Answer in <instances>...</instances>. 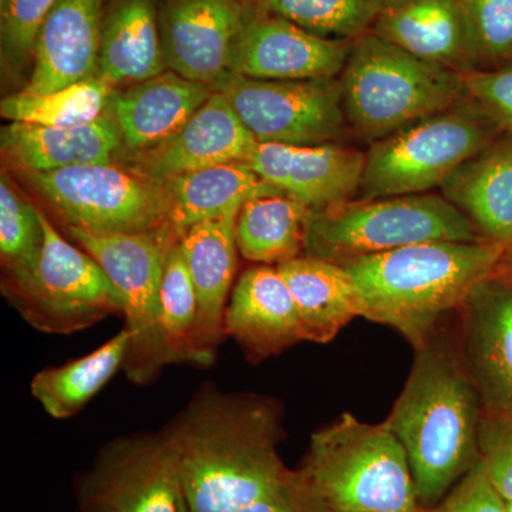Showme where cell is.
I'll list each match as a JSON object with an SVG mask.
<instances>
[{
  "label": "cell",
  "mask_w": 512,
  "mask_h": 512,
  "mask_svg": "<svg viewBox=\"0 0 512 512\" xmlns=\"http://www.w3.org/2000/svg\"><path fill=\"white\" fill-rule=\"evenodd\" d=\"M248 3L315 35L349 42L370 32L377 16L369 0H248Z\"/></svg>",
  "instance_id": "1f68e13d"
},
{
  "label": "cell",
  "mask_w": 512,
  "mask_h": 512,
  "mask_svg": "<svg viewBox=\"0 0 512 512\" xmlns=\"http://www.w3.org/2000/svg\"><path fill=\"white\" fill-rule=\"evenodd\" d=\"M503 133L468 99L370 144L357 198L399 197L440 190L468 158Z\"/></svg>",
  "instance_id": "52a82bcc"
},
{
  "label": "cell",
  "mask_w": 512,
  "mask_h": 512,
  "mask_svg": "<svg viewBox=\"0 0 512 512\" xmlns=\"http://www.w3.org/2000/svg\"><path fill=\"white\" fill-rule=\"evenodd\" d=\"M224 94L258 143L319 146L350 133L338 79L259 80L229 72Z\"/></svg>",
  "instance_id": "8fae6325"
},
{
  "label": "cell",
  "mask_w": 512,
  "mask_h": 512,
  "mask_svg": "<svg viewBox=\"0 0 512 512\" xmlns=\"http://www.w3.org/2000/svg\"><path fill=\"white\" fill-rule=\"evenodd\" d=\"M256 143L227 97L214 90L174 137L136 156L138 170L164 183L202 168L247 163Z\"/></svg>",
  "instance_id": "d6986e66"
},
{
  "label": "cell",
  "mask_w": 512,
  "mask_h": 512,
  "mask_svg": "<svg viewBox=\"0 0 512 512\" xmlns=\"http://www.w3.org/2000/svg\"><path fill=\"white\" fill-rule=\"evenodd\" d=\"M28 178L67 228L148 232L170 227V195L163 181L114 163L77 165Z\"/></svg>",
  "instance_id": "30bf717a"
},
{
  "label": "cell",
  "mask_w": 512,
  "mask_h": 512,
  "mask_svg": "<svg viewBox=\"0 0 512 512\" xmlns=\"http://www.w3.org/2000/svg\"><path fill=\"white\" fill-rule=\"evenodd\" d=\"M180 476L164 437L111 443L83 481L82 512H180Z\"/></svg>",
  "instance_id": "7c38bea8"
},
{
  "label": "cell",
  "mask_w": 512,
  "mask_h": 512,
  "mask_svg": "<svg viewBox=\"0 0 512 512\" xmlns=\"http://www.w3.org/2000/svg\"><path fill=\"white\" fill-rule=\"evenodd\" d=\"M350 46L349 40L315 35L249 5L232 47L229 72L259 80L338 79Z\"/></svg>",
  "instance_id": "4fadbf2b"
},
{
  "label": "cell",
  "mask_w": 512,
  "mask_h": 512,
  "mask_svg": "<svg viewBox=\"0 0 512 512\" xmlns=\"http://www.w3.org/2000/svg\"><path fill=\"white\" fill-rule=\"evenodd\" d=\"M43 242L37 207L13 190L8 178L0 183V254L8 281H18L35 265Z\"/></svg>",
  "instance_id": "836d02e7"
},
{
  "label": "cell",
  "mask_w": 512,
  "mask_h": 512,
  "mask_svg": "<svg viewBox=\"0 0 512 512\" xmlns=\"http://www.w3.org/2000/svg\"><path fill=\"white\" fill-rule=\"evenodd\" d=\"M511 249L488 241L423 242L343 266L365 299L363 318L396 329L419 350L440 318L503 271Z\"/></svg>",
  "instance_id": "7a4b0ae2"
},
{
  "label": "cell",
  "mask_w": 512,
  "mask_h": 512,
  "mask_svg": "<svg viewBox=\"0 0 512 512\" xmlns=\"http://www.w3.org/2000/svg\"><path fill=\"white\" fill-rule=\"evenodd\" d=\"M113 87L100 77L70 84L55 92L10 94L2 100L0 113L10 123L47 127H70L92 123L109 109Z\"/></svg>",
  "instance_id": "4dcf8cb0"
},
{
  "label": "cell",
  "mask_w": 512,
  "mask_h": 512,
  "mask_svg": "<svg viewBox=\"0 0 512 512\" xmlns=\"http://www.w3.org/2000/svg\"><path fill=\"white\" fill-rule=\"evenodd\" d=\"M466 25L474 69L512 63V0H454Z\"/></svg>",
  "instance_id": "d6a6232c"
},
{
  "label": "cell",
  "mask_w": 512,
  "mask_h": 512,
  "mask_svg": "<svg viewBox=\"0 0 512 512\" xmlns=\"http://www.w3.org/2000/svg\"><path fill=\"white\" fill-rule=\"evenodd\" d=\"M480 463L505 503L512 501V417L487 413L481 419Z\"/></svg>",
  "instance_id": "d590c367"
},
{
  "label": "cell",
  "mask_w": 512,
  "mask_h": 512,
  "mask_svg": "<svg viewBox=\"0 0 512 512\" xmlns=\"http://www.w3.org/2000/svg\"><path fill=\"white\" fill-rule=\"evenodd\" d=\"M433 241H485L440 192L363 200L309 212L305 255L345 265L356 259Z\"/></svg>",
  "instance_id": "8992f818"
},
{
  "label": "cell",
  "mask_w": 512,
  "mask_h": 512,
  "mask_svg": "<svg viewBox=\"0 0 512 512\" xmlns=\"http://www.w3.org/2000/svg\"><path fill=\"white\" fill-rule=\"evenodd\" d=\"M160 353L167 365L208 366L198 336V301L180 241L170 248L161 284Z\"/></svg>",
  "instance_id": "f546056e"
},
{
  "label": "cell",
  "mask_w": 512,
  "mask_h": 512,
  "mask_svg": "<svg viewBox=\"0 0 512 512\" xmlns=\"http://www.w3.org/2000/svg\"><path fill=\"white\" fill-rule=\"evenodd\" d=\"M0 2H2V0H0Z\"/></svg>",
  "instance_id": "ee69618b"
},
{
  "label": "cell",
  "mask_w": 512,
  "mask_h": 512,
  "mask_svg": "<svg viewBox=\"0 0 512 512\" xmlns=\"http://www.w3.org/2000/svg\"><path fill=\"white\" fill-rule=\"evenodd\" d=\"M370 5L377 10V13L382 10L393 8V6L400 5L404 0H369Z\"/></svg>",
  "instance_id": "ab89813d"
},
{
  "label": "cell",
  "mask_w": 512,
  "mask_h": 512,
  "mask_svg": "<svg viewBox=\"0 0 512 512\" xmlns=\"http://www.w3.org/2000/svg\"><path fill=\"white\" fill-rule=\"evenodd\" d=\"M164 184L170 195V227L180 238L200 222L238 214L248 201L281 192L244 161L175 175Z\"/></svg>",
  "instance_id": "4316f807"
},
{
  "label": "cell",
  "mask_w": 512,
  "mask_h": 512,
  "mask_svg": "<svg viewBox=\"0 0 512 512\" xmlns=\"http://www.w3.org/2000/svg\"><path fill=\"white\" fill-rule=\"evenodd\" d=\"M248 12V0H158L165 67L215 89Z\"/></svg>",
  "instance_id": "5bb4252c"
},
{
  "label": "cell",
  "mask_w": 512,
  "mask_h": 512,
  "mask_svg": "<svg viewBox=\"0 0 512 512\" xmlns=\"http://www.w3.org/2000/svg\"><path fill=\"white\" fill-rule=\"evenodd\" d=\"M57 0H2V64L22 74L32 66L40 26Z\"/></svg>",
  "instance_id": "e575fe53"
},
{
  "label": "cell",
  "mask_w": 512,
  "mask_h": 512,
  "mask_svg": "<svg viewBox=\"0 0 512 512\" xmlns=\"http://www.w3.org/2000/svg\"><path fill=\"white\" fill-rule=\"evenodd\" d=\"M43 228L39 255L28 275L8 281V295L23 319L46 333L79 332L123 313L116 286L99 262L74 247L37 208Z\"/></svg>",
  "instance_id": "ba28073f"
},
{
  "label": "cell",
  "mask_w": 512,
  "mask_h": 512,
  "mask_svg": "<svg viewBox=\"0 0 512 512\" xmlns=\"http://www.w3.org/2000/svg\"><path fill=\"white\" fill-rule=\"evenodd\" d=\"M224 328L254 362L305 342L298 308L278 266H252L239 276Z\"/></svg>",
  "instance_id": "ac0fdd59"
},
{
  "label": "cell",
  "mask_w": 512,
  "mask_h": 512,
  "mask_svg": "<svg viewBox=\"0 0 512 512\" xmlns=\"http://www.w3.org/2000/svg\"><path fill=\"white\" fill-rule=\"evenodd\" d=\"M238 512H323L301 470L286 474L271 493Z\"/></svg>",
  "instance_id": "f35d334b"
},
{
  "label": "cell",
  "mask_w": 512,
  "mask_h": 512,
  "mask_svg": "<svg viewBox=\"0 0 512 512\" xmlns=\"http://www.w3.org/2000/svg\"><path fill=\"white\" fill-rule=\"evenodd\" d=\"M278 410L251 396L207 394L167 433L190 512H238L271 493L288 468L276 444Z\"/></svg>",
  "instance_id": "6da1fadb"
},
{
  "label": "cell",
  "mask_w": 512,
  "mask_h": 512,
  "mask_svg": "<svg viewBox=\"0 0 512 512\" xmlns=\"http://www.w3.org/2000/svg\"><path fill=\"white\" fill-rule=\"evenodd\" d=\"M70 237L92 255L119 292L130 332L124 369L133 382L160 372L161 284L170 248L180 237L173 228L148 232H93L69 228Z\"/></svg>",
  "instance_id": "9c48e42d"
},
{
  "label": "cell",
  "mask_w": 512,
  "mask_h": 512,
  "mask_svg": "<svg viewBox=\"0 0 512 512\" xmlns=\"http://www.w3.org/2000/svg\"><path fill=\"white\" fill-rule=\"evenodd\" d=\"M180 512H190L188 511L187 504H185L184 498L183 503H181Z\"/></svg>",
  "instance_id": "b9f144b4"
},
{
  "label": "cell",
  "mask_w": 512,
  "mask_h": 512,
  "mask_svg": "<svg viewBox=\"0 0 512 512\" xmlns=\"http://www.w3.org/2000/svg\"><path fill=\"white\" fill-rule=\"evenodd\" d=\"M339 84L349 131L369 144L470 99L461 73L373 32L353 40Z\"/></svg>",
  "instance_id": "277c9868"
},
{
  "label": "cell",
  "mask_w": 512,
  "mask_h": 512,
  "mask_svg": "<svg viewBox=\"0 0 512 512\" xmlns=\"http://www.w3.org/2000/svg\"><path fill=\"white\" fill-rule=\"evenodd\" d=\"M440 194L485 241L512 248V133L498 134L450 175Z\"/></svg>",
  "instance_id": "7402d4cb"
},
{
  "label": "cell",
  "mask_w": 512,
  "mask_h": 512,
  "mask_svg": "<svg viewBox=\"0 0 512 512\" xmlns=\"http://www.w3.org/2000/svg\"><path fill=\"white\" fill-rule=\"evenodd\" d=\"M311 208L284 192L248 201L235 224L238 251L258 265L279 266L305 255Z\"/></svg>",
  "instance_id": "83f0119b"
},
{
  "label": "cell",
  "mask_w": 512,
  "mask_h": 512,
  "mask_svg": "<svg viewBox=\"0 0 512 512\" xmlns=\"http://www.w3.org/2000/svg\"><path fill=\"white\" fill-rule=\"evenodd\" d=\"M214 92L207 84L167 72L113 92L109 113L121 144L134 157L174 137Z\"/></svg>",
  "instance_id": "ffe728a7"
},
{
  "label": "cell",
  "mask_w": 512,
  "mask_h": 512,
  "mask_svg": "<svg viewBox=\"0 0 512 512\" xmlns=\"http://www.w3.org/2000/svg\"><path fill=\"white\" fill-rule=\"evenodd\" d=\"M507 269L508 272H510V274L512 275V251L510 256H508Z\"/></svg>",
  "instance_id": "60d3db41"
},
{
  "label": "cell",
  "mask_w": 512,
  "mask_h": 512,
  "mask_svg": "<svg viewBox=\"0 0 512 512\" xmlns=\"http://www.w3.org/2000/svg\"><path fill=\"white\" fill-rule=\"evenodd\" d=\"M106 0H57L37 33L22 92H55L97 77Z\"/></svg>",
  "instance_id": "e0dca14e"
},
{
  "label": "cell",
  "mask_w": 512,
  "mask_h": 512,
  "mask_svg": "<svg viewBox=\"0 0 512 512\" xmlns=\"http://www.w3.org/2000/svg\"><path fill=\"white\" fill-rule=\"evenodd\" d=\"M238 214L200 222L180 238L198 301V336L208 363L214 360L225 328L227 299L237 274Z\"/></svg>",
  "instance_id": "44dd1931"
},
{
  "label": "cell",
  "mask_w": 512,
  "mask_h": 512,
  "mask_svg": "<svg viewBox=\"0 0 512 512\" xmlns=\"http://www.w3.org/2000/svg\"><path fill=\"white\" fill-rule=\"evenodd\" d=\"M386 421L403 444L421 507H434L480 460L481 397L466 365L429 343Z\"/></svg>",
  "instance_id": "3957f363"
},
{
  "label": "cell",
  "mask_w": 512,
  "mask_h": 512,
  "mask_svg": "<svg viewBox=\"0 0 512 512\" xmlns=\"http://www.w3.org/2000/svg\"><path fill=\"white\" fill-rule=\"evenodd\" d=\"M507 511L512 512V501H508L507 503Z\"/></svg>",
  "instance_id": "7bdbcfd3"
},
{
  "label": "cell",
  "mask_w": 512,
  "mask_h": 512,
  "mask_svg": "<svg viewBox=\"0 0 512 512\" xmlns=\"http://www.w3.org/2000/svg\"><path fill=\"white\" fill-rule=\"evenodd\" d=\"M165 69L158 0H106L97 77L116 89Z\"/></svg>",
  "instance_id": "d4e9b609"
},
{
  "label": "cell",
  "mask_w": 512,
  "mask_h": 512,
  "mask_svg": "<svg viewBox=\"0 0 512 512\" xmlns=\"http://www.w3.org/2000/svg\"><path fill=\"white\" fill-rule=\"evenodd\" d=\"M424 512H508L493 484L488 480L483 464L478 463L454 485L439 504Z\"/></svg>",
  "instance_id": "74e56055"
},
{
  "label": "cell",
  "mask_w": 512,
  "mask_h": 512,
  "mask_svg": "<svg viewBox=\"0 0 512 512\" xmlns=\"http://www.w3.org/2000/svg\"><path fill=\"white\" fill-rule=\"evenodd\" d=\"M303 477L323 512H424L403 444L386 420L343 413L313 434Z\"/></svg>",
  "instance_id": "5b68a950"
},
{
  "label": "cell",
  "mask_w": 512,
  "mask_h": 512,
  "mask_svg": "<svg viewBox=\"0 0 512 512\" xmlns=\"http://www.w3.org/2000/svg\"><path fill=\"white\" fill-rule=\"evenodd\" d=\"M464 363L488 414L512 417V275L483 282L464 303Z\"/></svg>",
  "instance_id": "2e32d148"
},
{
  "label": "cell",
  "mask_w": 512,
  "mask_h": 512,
  "mask_svg": "<svg viewBox=\"0 0 512 512\" xmlns=\"http://www.w3.org/2000/svg\"><path fill=\"white\" fill-rule=\"evenodd\" d=\"M130 342V332L123 329L89 355L42 370L30 383L33 397L55 419L73 417L124 367Z\"/></svg>",
  "instance_id": "f1b7e54d"
},
{
  "label": "cell",
  "mask_w": 512,
  "mask_h": 512,
  "mask_svg": "<svg viewBox=\"0 0 512 512\" xmlns=\"http://www.w3.org/2000/svg\"><path fill=\"white\" fill-rule=\"evenodd\" d=\"M2 147L10 160L30 174L114 163L123 144L116 121L106 111L99 119L80 126L10 123L2 128Z\"/></svg>",
  "instance_id": "603a6c76"
},
{
  "label": "cell",
  "mask_w": 512,
  "mask_h": 512,
  "mask_svg": "<svg viewBox=\"0 0 512 512\" xmlns=\"http://www.w3.org/2000/svg\"><path fill=\"white\" fill-rule=\"evenodd\" d=\"M370 32L424 62L473 70L466 25L454 0H404L377 13Z\"/></svg>",
  "instance_id": "cb8c5ba5"
},
{
  "label": "cell",
  "mask_w": 512,
  "mask_h": 512,
  "mask_svg": "<svg viewBox=\"0 0 512 512\" xmlns=\"http://www.w3.org/2000/svg\"><path fill=\"white\" fill-rule=\"evenodd\" d=\"M247 163L276 190L318 210L357 198L366 151L343 143H256Z\"/></svg>",
  "instance_id": "9a60e30c"
},
{
  "label": "cell",
  "mask_w": 512,
  "mask_h": 512,
  "mask_svg": "<svg viewBox=\"0 0 512 512\" xmlns=\"http://www.w3.org/2000/svg\"><path fill=\"white\" fill-rule=\"evenodd\" d=\"M278 268L298 308L305 342L328 343L365 316V299L345 266L303 255Z\"/></svg>",
  "instance_id": "484cf974"
},
{
  "label": "cell",
  "mask_w": 512,
  "mask_h": 512,
  "mask_svg": "<svg viewBox=\"0 0 512 512\" xmlns=\"http://www.w3.org/2000/svg\"><path fill=\"white\" fill-rule=\"evenodd\" d=\"M470 99L507 133H512V63L461 73Z\"/></svg>",
  "instance_id": "8d00e7d4"
}]
</instances>
